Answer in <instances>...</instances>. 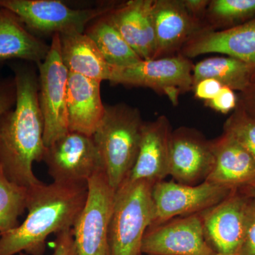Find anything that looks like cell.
<instances>
[{"label":"cell","mask_w":255,"mask_h":255,"mask_svg":"<svg viewBox=\"0 0 255 255\" xmlns=\"http://www.w3.org/2000/svg\"><path fill=\"white\" fill-rule=\"evenodd\" d=\"M16 105L0 116V169L10 182L26 188L40 184L33 164L43 161V120L38 102V76L26 64L12 65Z\"/></svg>","instance_id":"obj_1"},{"label":"cell","mask_w":255,"mask_h":255,"mask_svg":"<svg viewBox=\"0 0 255 255\" xmlns=\"http://www.w3.org/2000/svg\"><path fill=\"white\" fill-rule=\"evenodd\" d=\"M28 189L27 216L18 227L0 234V255H44L47 238L73 229L88 195V184L41 182Z\"/></svg>","instance_id":"obj_2"},{"label":"cell","mask_w":255,"mask_h":255,"mask_svg":"<svg viewBox=\"0 0 255 255\" xmlns=\"http://www.w3.org/2000/svg\"><path fill=\"white\" fill-rule=\"evenodd\" d=\"M144 122L136 108L126 104L106 106L104 118L92 135L109 183L115 191L125 182L136 160Z\"/></svg>","instance_id":"obj_3"},{"label":"cell","mask_w":255,"mask_h":255,"mask_svg":"<svg viewBox=\"0 0 255 255\" xmlns=\"http://www.w3.org/2000/svg\"><path fill=\"white\" fill-rule=\"evenodd\" d=\"M154 184L147 180L125 181L116 191L107 255H142V240L155 219Z\"/></svg>","instance_id":"obj_4"},{"label":"cell","mask_w":255,"mask_h":255,"mask_svg":"<svg viewBox=\"0 0 255 255\" xmlns=\"http://www.w3.org/2000/svg\"><path fill=\"white\" fill-rule=\"evenodd\" d=\"M115 3L96 8L73 9L59 0H0L33 34L84 33L92 21L105 16Z\"/></svg>","instance_id":"obj_5"},{"label":"cell","mask_w":255,"mask_h":255,"mask_svg":"<svg viewBox=\"0 0 255 255\" xmlns=\"http://www.w3.org/2000/svg\"><path fill=\"white\" fill-rule=\"evenodd\" d=\"M193 68L191 60L181 55L142 60L127 67L111 66L109 81L151 89L177 106L180 95L193 89Z\"/></svg>","instance_id":"obj_6"},{"label":"cell","mask_w":255,"mask_h":255,"mask_svg":"<svg viewBox=\"0 0 255 255\" xmlns=\"http://www.w3.org/2000/svg\"><path fill=\"white\" fill-rule=\"evenodd\" d=\"M38 102L43 120V142L48 147L69 132L67 85L69 71L60 55L59 34L53 35L46 59L38 64Z\"/></svg>","instance_id":"obj_7"},{"label":"cell","mask_w":255,"mask_h":255,"mask_svg":"<svg viewBox=\"0 0 255 255\" xmlns=\"http://www.w3.org/2000/svg\"><path fill=\"white\" fill-rule=\"evenodd\" d=\"M43 161L53 182L87 184L92 176L105 170L92 136L69 131L46 147Z\"/></svg>","instance_id":"obj_8"},{"label":"cell","mask_w":255,"mask_h":255,"mask_svg":"<svg viewBox=\"0 0 255 255\" xmlns=\"http://www.w3.org/2000/svg\"><path fill=\"white\" fill-rule=\"evenodd\" d=\"M116 191L111 187L105 170L88 181V195L73 228L78 255H107L108 228Z\"/></svg>","instance_id":"obj_9"},{"label":"cell","mask_w":255,"mask_h":255,"mask_svg":"<svg viewBox=\"0 0 255 255\" xmlns=\"http://www.w3.org/2000/svg\"><path fill=\"white\" fill-rule=\"evenodd\" d=\"M235 191L206 181L196 185H186L174 180L155 182L152 192L155 219L151 226L200 214L217 205Z\"/></svg>","instance_id":"obj_10"},{"label":"cell","mask_w":255,"mask_h":255,"mask_svg":"<svg viewBox=\"0 0 255 255\" xmlns=\"http://www.w3.org/2000/svg\"><path fill=\"white\" fill-rule=\"evenodd\" d=\"M252 198L236 190L200 213L204 234L216 255H238L248 223Z\"/></svg>","instance_id":"obj_11"},{"label":"cell","mask_w":255,"mask_h":255,"mask_svg":"<svg viewBox=\"0 0 255 255\" xmlns=\"http://www.w3.org/2000/svg\"><path fill=\"white\" fill-rule=\"evenodd\" d=\"M141 253L147 255H216L204 234L201 214L174 218L147 228Z\"/></svg>","instance_id":"obj_12"},{"label":"cell","mask_w":255,"mask_h":255,"mask_svg":"<svg viewBox=\"0 0 255 255\" xmlns=\"http://www.w3.org/2000/svg\"><path fill=\"white\" fill-rule=\"evenodd\" d=\"M214 163L212 140L196 129L180 127L172 130L169 142V173L186 185L204 182Z\"/></svg>","instance_id":"obj_13"},{"label":"cell","mask_w":255,"mask_h":255,"mask_svg":"<svg viewBox=\"0 0 255 255\" xmlns=\"http://www.w3.org/2000/svg\"><path fill=\"white\" fill-rule=\"evenodd\" d=\"M152 16L156 41L155 58L179 54L182 47L204 29L189 12L182 0H153Z\"/></svg>","instance_id":"obj_14"},{"label":"cell","mask_w":255,"mask_h":255,"mask_svg":"<svg viewBox=\"0 0 255 255\" xmlns=\"http://www.w3.org/2000/svg\"><path fill=\"white\" fill-rule=\"evenodd\" d=\"M220 53L255 67V18L238 26L220 30H202L182 47L179 54L187 58Z\"/></svg>","instance_id":"obj_15"},{"label":"cell","mask_w":255,"mask_h":255,"mask_svg":"<svg viewBox=\"0 0 255 255\" xmlns=\"http://www.w3.org/2000/svg\"><path fill=\"white\" fill-rule=\"evenodd\" d=\"M172 130L166 116L144 122L136 160L125 181L164 180L169 173V142Z\"/></svg>","instance_id":"obj_16"},{"label":"cell","mask_w":255,"mask_h":255,"mask_svg":"<svg viewBox=\"0 0 255 255\" xmlns=\"http://www.w3.org/2000/svg\"><path fill=\"white\" fill-rule=\"evenodd\" d=\"M152 2L153 0H129L116 4L108 14L124 40L144 60L154 59L155 55Z\"/></svg>","instance_id":"obj_17"},{"label":"cell","mask_w":255,"mask_h":255,"mask_svg":"<svg viewBox=\"0 0 255 255\" xmlns=\"http://www.w3.org/2000/svg\"><path fill=\"white\" fill-rule=\"evenodd\" d=\"M101 83L69 73L66 99L69 131L89 136L95 133L106 111L101 97Z\"/></svg>","instance_id":"obj_18"},{"label":"cell","mask_w":255,"mask_h":255,"mask_svg":"<svg viewBox=\"0 0 255 255\" xmlns=\"http://www.w3.org/2000/svg\"><path fill=\"white\" fill-rule=\"evenodd\" d=\"M212 142L214 163L206 182L235 190L255 184V159L248 150L225 132Z\"/></svg>","instance_id":"obj_19"},{"label":"cell","mask_w":255,"mask_h":255,"mask_svg":"<svg viewBox=\"0 0 255 255\" xmlns=\"http://www.w3.org/2000/svg\"><path fill=\"white\" fill-rule=\"evenodd\" d=\"M50 45L35 36L9 10L0 8V66L11 60L42 63Z\"/></svg>","instance_id":"obj_20"},{"label":"cell","mask_w":255,"mask_h":255,"mask_svg":"<svg viewBox=\"0 0 255 255\" xmlns=\"http://www.w3.org/2000/svg\"><path fill=\"white\" fill-rule=\"evenodd\" d=\"M59 40L60 55L69 73L100 82L110 80V65L85 32L59 34Z\"/></svg>","instance_id":"obj_21"},{"label":"cell","mask_w":255,"mask_h":255,"mask_svg":"<svg viewBox=\"0 0 255 255\" xmlns=\"http://www.w3.org/2000/svg\"><path fill=\"white\" fill-rule=\"evenodd\" d=\"M212 78L242 94L255 87V67L231 57H213L201 60L193 68V87L200 80Z\"/></svg>","instance_id":"obj_22"},{"label":"cell","mask_w":255,"mask_h":255,"mask_svg":"<svg viewBox=\"0 0 255 255\" xmlns=\"http://www.w3.org/2000/svg\"><path fill=\"white\" fill-rule=\"evenodd\" d=\"M108 14L89 25L85 33L93 40L110 66L127 67L142 60L124 40Z\"/></svg>","instance_id":"obj_23"},{"label":"cell","mask_w":255,"mask_h":255,"mask_svg":"<svg viewBox=\"0 0 255 255\" xmlns=\"http://www.w3.org/2000/svg\"><path fill=\"white\" fill-rule=\"evenodd\" d=\"M255 18V0H210L204 29L220 31Z\"/></svg>","instance_id":"obj_24"},{"label":"cell","mask_w":255,"mask_h":255,"mask_svg":"<svg viewBox=\"0 0 255 255\" xmlns=\"http://www.w3.org/2000/svg\"><path fill=\"white\" fill-rule=\"evenodd\" d=\"M28 188L10 182L0 169V234L19 226L27 207Z\"/></svg>","instance_id":"obj_25"},{"label":"cell","mask_w":255,"mask_h":255,"mask_svg":"<svg viewBox=\"0 0 255 255\" xmlns=\"http://www.w3.org/2000/svg\"><path fill=\"white\" fill-rule=\"evenodd\" d=\"M223 132L233 137L255 159V119L238 105L226 120Z\"/></svg>","instance_id":"obj_26"},{"label":"cell","mask_w":255,"mask_h":255,"mask_svg":"<svg viewBox=\"0 0 255 255\" xmlns=\"http://www.w3.org/2000/svg\"><path fill=\"white\" fill-rule=\"evenodd\" d=\"M238 99L234 90L229 87L223 86L217 95L213 100L206 102V106L221 114H228L236 110Z\"/></svg>","instance_id":"obj_27"},{"label":"cell","mask_w":255,"mask_h":255,"mask_svg":"<svg viewBox=\"0 0 255 255\" xmlns=\"http://www.w3.org/2000/svg\"><path fill=\"white\" fill-rule=\"evenodd\" d=\"M17 93L14 77L0 78V116L14 108Z\"/></svg>","instance_id":"obj_28"},{"label":"cell","mask_w":255,"mask_h":255,"mask_svg":"<svg viewBox=\"0 0 255 255\" xmlns=\"http://www.w3.org/2000/svg\"><path fill=\"white\" fill-rule=\"evenodd\" d=\"M238 255H255V199H252L246 233Z\"/></svg>","instance_id":"obj_29"},{"label":"cell","mask_w":255,"mask_h":255,"mask_svg":"<svg viewBox=\"0 0 255 255\" xmlns=\"http://www.w3.org/2000/svg\"><path fill=\"white\" fill-rule=\"evenodd\" d=\"M53 243V255H78L74 241L73 229L65 230L55 235ZM18 255H28L21 253Z\"/></svg>","instance_id":"obj_30"},{"label":"cell","mask_w":255,"mask_h":255,"mask_svg":"<svg viewBox=\"0 0 255 255\" xmlns=\"http://www.w3.org/2000/svg\"><path fill=\"white\" fill-rule=\"evenodd\" d=\"M222 87V84L215 79L206 78L196 83L192 90H194L196 98L206 102L213 100Z\"/></svg>","instance_id":"obj_31"},{"label":"cell","mask_w":255,"mask_h":255,"mask_svg":"<svg viewBox=\"0 0 255 255\" xmlns=\"http://www.w3.org/2000/svg\"><path fill=\"white\" fill-rule=\"evenodd\" d=\"M182 1L188 12L203 23L210 0H182Z\"/></svg>","instance_id":"obj_32"},{"label":"cell","mask_w":255,"mask_h":255,"mask_svg":"<svg viewBox=\"0 0 255 255\" xmlns=\"http://www.w3.org/2000/svg\"><path fill=\"white\" fill-rule=\"evenodd\" d=\"M238 105L241 106L247 113L255 119V88L251 91L242 94L241 100L238 102Z\"/></svg>","instance_id":"obj_33"},{"label":"cell","mask_w":255,"mask_h":255,"mask_svg":"<svg viewBox=\"0 0 255 255\" xmlns=\"http://www.w3.org/2000/svg\"><path fill=\"white\" fill-rule=\"evenodd\" d=\"M238 191L248 197L255 199V184L248 186V187L242 188L241 189H238Z\"/></svg>","instance_id":"obj_34"},{"label":"cell","mask_w":255,"mask_h":255,"mask_svg":"<svg viewBox=\"0 0 255 255\" xmlns=\"http://www.w3.org/2000/svg\"></svg>","instance_id":"obj_35"}]
</instances>
